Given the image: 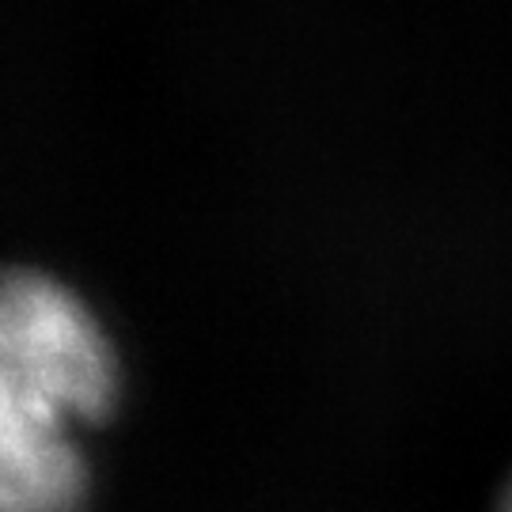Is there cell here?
Wrapping results in <instances>:
<instances>
[{
  "label": "cell",
  "instance_id": "obj_2",
  "mask_svg": "<svg viewBox=\"0 0 512 512\" xmlns=\"http://www.w3.org/2000/svg\"><path fill=\"white\" fill-rule=\"evenodd\" d=\"M505 512H512V494H509V501H505Z\"/></svg>",
  "mask_w": 512,
  "mask_h": 512
},
{
  "label": "cell",
  "instance_id": "obj_1",
  "mask_svg": "<svg viewBox=\"0 0 512 512\" xmlns=\"http://www.w3.org/2000/svg\"><path fill=\"white\" fill-rule=\"evenodd\" d=\"M118 368L92 311L42 274L0 277V512H76V429L110 414Z\"/></svg>",
  "mask_w": 512,
  "mask_h": 512
}]
</instances>
